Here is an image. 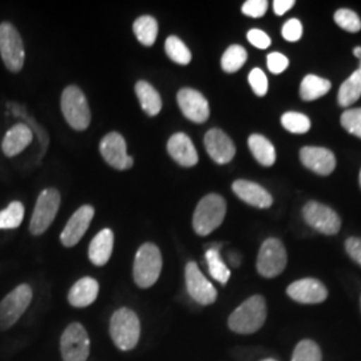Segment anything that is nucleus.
Wrapping results in <instances>:
<instances>
[{
	"label": "nucleus",
	"instance_id": "nucleus-29",
	"mask_svg": "<svg viewBox=\"0 0 361 361\" xmlns=\"http://www.w3.org/2000/svg\"><path fill=\"white\" fill-rule=\"evenodd\" d=\"M361 97L360 71H355L350 77L341 85L338 90V104L343 107H348L355 104Z\"/></svg>",
	"mask_w": 361,
	"mask_h": 361
},
{
	"label": "nucleus",
	"instance_id": "nucleus-37",
	"mask_svg": "<svg viewBox=\"0 0 361 361\" xmlns=\"http://www.w3.org/2000/svg\"><path fill=\"white\" fill-rule=\"evenodd\" d=\"M249 85L257 97H264L268 92V78L261 68H253L249 74Z\"/></svg>",
	"mask_w": 361,
	"mask_h": 361
},
{
	"label": "nucleus",
	"instance_id": "nucleus-14",
	"mask_svg": "<svg viewBox=\"0 0 361 361\" xmlns=\"http://www.w3.org/2000/svg\"><path fill=\"white\" fill-rule=\"evenodd\" d=\"M177 102L182 114L194 123H204L209 119V102L200 91L180 89L177 94Z\"/></svg>",
	"mask_w": 361,
	"mask_h": 361
},
{
	"label": "nucleus",
	"instance_id": "nucleus-43",
	"mask_svg": "<svg viewBox=\"0 0 361 361\" xmlns=\"http://www.w3.org/2000/svg\"><path fill=\"white\" fill-rule=\"evenodd\" d=\"M295 6V0H274L273 1V11L276 15L281 16L286 11H289Z\"/></svg>",
	"mask_w": 361,
	"mask_h": 361
},
{
	"label": "nucleus",
	"instance_id": "nucleus-19",
	"mask_svg": "<svg viewBox=\"0 0 361 361\" xmlns=\"http://www.w3.org/2000/svg\"><path fill=\"white\" fill-rule=\"evenodd\" d=\"M233 192L246 204L258 209L271 207L273 198L268 190L252 180H238L233 183Z\"/></svg>",
	"mask_w": 361,
	"mask_h": 361
},
{
	"label": "nucleus",
	"instance_id": "nucleus-1",
	"mask_svg": "<svg viewBox=\"0 0 361 361\" xmlns=\"http://www.w3.org/2000/svg\"><path fill=\"white\" fill-rule=\"evenodd\" d=\"M267 320V302L264 297L252 296L244 301L229 317V328L240 335H252L259 331Z\"/></svg>",
	"mask_w": 361,
	"mask_h": 361
},
{
	"label": "nucleus",
	"instance_id": "nucleus-40",
	"mask_svg": "<svg viewBox=\"0 0 361 361\" xmlns=\"http://www.w3.org/2000/svg\"><path fill=\"white\" fill-rule=\"evenodd\" d=\"M283 37L288 42H297L302 37V25L298 19H289L283 27Z\"/></svg>",
	"mask_w": 361,
	"mask_h": 361
},
{
	"label": "nucleus",
	"instance_id": "nucleus-24",
	"mask_svg": "<svg viewBox=\"0 0 361 361\" xmlns=\"http://www.w3.org/2000/svg\"><path fill=\"white\" fill-rule=\"evenodd\" d=\"M135 92L143 111L147 116H154L159 114V111L162 110V98L149 82L140 80L135 85Z\"/></svg>",
	"mask_w": 361,
	"mask_h": 361
},
{
	"label": "nucleus",
	"instance_id": "nucleus-45",
	"mask_svg": "<svg viewBox=\"0 0 361 361\" xmlns=\"http://www.w3.org/2000/svg\"><path fill=\"white\" fill-rule=\"evenodd\" d=\"M261 361H277V360H274V359H265V360H261Z\"/></svg>",
	"mask_w": 361,
	"mask_h": 361
},
{
	"label": "nucleus",
	"instance_id": "nucleus-41",
	"mask_svg": "<svg viewBox=\"0 0 361 361\" xmlns=\"http://www.w3.org/2000/svg\"><path fill=\"white\" fill-rule=\"evenodd\" d=\"M247 40L250 44H253L255 47H257L259 50H265L271 46V40L268 34H265L264 31L253 28L247 32Z\"/></svg>",
	"mask_w": 361,
	"mask_h": 361
},
{
	"label": "nucleus",
	"instance_id": "nucleus-25",
	"mask_svg": "<svg viewBox=\"0 0 361 361\" xmlns=\"http://www.w3.org/2000/svg\"><path fill=\"white\" fill-rule=\"evenodd\" d=\"M247 145L259 165L267 168L273 166L276 162V150L268 138L261 134H252L247 140Z\"/></svg>",
	"mask_w": 361,
	"mask_h": 361
},
{
	"label": "nucleus",
	"instance_id": "nucleus-7",
	"mask_svg": "<svg viewBox=\"0 0 361 361\" xmlns=\"http://www.w3.org/2000/svg\"><path fill=\"white\" fill-rule=\"evenodd\" d=\"M32 300V289L19 285L0 301V331H7L19 322Z\"/></svg>",
	"mask_w": 361,
	"mask_h": 361
},
{
	"label": "nucleus",
	"instance_id": "nucleus-27",
	"mask_svg": "<svg viewBox=\"0 0 361 361\" xmlns=\"http://www.w3.org/2000/svg\"><path fill=\"white\" fill-rule=\"evenodd\" d=\"M133 31L143 46L150 47L154 44L155 40H157L158 22L150 15H143L134 22Z\"/></svg>",
	"mask_w": 361,
	"mask_h": 361
},
{
	"label": "nucleus",
	"instance_id": "nucleus-38",
	"mask_svg": "<svg viewBox=\"0 0 361 361\" xmlns=\"http://www.w3.org/2000/svg\"><path fill=\"white\" fill-rule=\"evenodd\" d=\"M269 3L267 0H247L244 3L241 11L250 18H261L268 11Z\"/></svg>",
	"mask_w": 361,
	"mask_h": 361
},
{
	"label": "nucleus",
	"instance_id": "nucleus-36",
	"mask_svg": "<svg viewBox=\"0 0 361 361\" xmlns=\"http://www.w3.org/2000/svg\"><path fill=\"white\" fill-rule=\"evenodd\" d=\"M341 125L350 134L361 138V109H352L343 113Z\"/></svg>",
	"mask_w": 361,
	"mask_h": 361
},
{
	"label": "nucleus",
	"instance_id": "nucleus-15",
	"mask_svg": "<svg viewBox=\"0 0 361 361\" xmlns=\"http://www.w3.org/2000/svg\"><path fill=\"white\" fill-rule=\"evenodd\" d=\"M286 293L300 304H320L328 297V290L323 283L314 279H302L292 283L288 286Z\"/></svg>",
	"mask_w": 361,
	"mask_h": 361
},
{
	"label": "nucleus",
	"instance_id": "nucleus-26",
	"mask_svg": "<svg viewBox=\"0 0 361 361\" xmlns=\"http://www.w3.org/2000/svg\"><path fill=\"white\" fill-rule=\"evenodd\" d=\"M332 85L329 80L317 75H307L302 79L300 86V97L301 99L310 102L322 98L328 91L331 90Z\"/></svg>",
	"mask_w": 361,
	"mask_h": 361
},
{
	"label": "nucleus",
	"instance_id": "nucleus-17",
	"mask_svg": "<svg viewBox=\"0 0 361 361\" xmlns=\"http://www.w3.org/2000/svg\"><path fill=\"white\" fill-rule=\"evenodd\" d=\"M205 149L210 158L219 165L229 164L235 155V146L222 130H209L205 135Z\"/></svg>",
	"mask_w": 361,
	"mask_h": 361
},
{
	"label": "nucleus",
	"instance_id": "nucleus-12",
	"mask_svg": "<svg viewBox=\"0 0 361 361\" xmlns=\"http://www.w3.org/2000/svg\"><path fill=\"white\" fill-rule=\"evenodd\" d=\"M186 289L194 301L201 305H210L217 300V290L200 271L195 262H189L185 268Z\"/></svg>",
	"mask_w": 361,
	"mask_h": 361
},
{
	"label": "nucleus",
	"instance_id": "nucleus-20",
	"mask_svg": "<svg viewBox=\"0 0 361 361\" xmlns=\"http://www.w3.org/2000/svg\"><path fill=\"white\" fill-rule=\"evenodd\" d=\"M168 152L170 157L183 168H193L198 164V154L193 142L183 133H176L170 137Z\"/></svg>",
	"mask_w": 361,
	"mask_h": 361
},
{
	"label": "nucleus",
	"instance_id": "nucleus-8",
	"mask_svg": "<svg viewBox=\"0 0 361 361\" xmlns=\"http://www.w3.org/2000/svg\"><path fill=\"white\" fill-rule=\"evenodd\" d=\"M61 207V194L56 189H44L39 194L35 209L30 222V232L34 235H40L46 232Z\"/></svg>",
	"mask_w": 361,
	"mask_h": 361
},
{
	"label": "nucleus",
	"instance_id": "nucleus-44",
	"mask_svg": "<svg viewBox=\"0 0 361 361\" xmlns=\"http://www.w3.org/2000/svg\"><path fill=\"white\" fill-rule=\"evenodd\" d=\"M353 54H355L357 58H361V47H356Z\"/></svg>",
	"mask_w": 361,
	"mask_h": 361
},
{
	"label": "nucleus",
	"instance_id": "nucleus-16",
	"mask_svg": "<svg viewBox=\"0 0 361 361\" xmlns=\"http://www.w3.org/2000/svg\"><path fill=\"white\" fill-rule=\"evenodd\" d=\"M94 217V207L85 205L78 209L77 212L67 221L65 229L61 234V241L67 247L77 245L80 238L87 232L91 221Z\"/></svg>",
	"mask_w": 361,
	"mask_h": 361
},
{
	"label": "nucleus",
	"instance_id": "nucleus-22",
	"mask_svg": "<svg viewBox=\"0 0 361 361\" xmlns=\"http://www.w3.org/2000/svg\"><path fill=\"white\" fill-rule=\"evenodd\" d=\"M99 293V284L91 277H83L68 292V302L75 308H86L91 305Z\"/></svg>",
	"mask_w": 361,
	"mask_h": 361
},
{
	"label": "nucleus",
	"instance_id": "nucleus-32",
	"mask_svg": "<svg viewBox=\"0 0 361 361\" xmlns=\"http://www.w3.org/2000/svg\"><path fill=\"white\" fill-rule=\"evenodd\" d=\"M25 219V207L19 201H13L6 209L0 212V231L16 229Z\"/></svg>",
	"mask_w": 361,
	"mask_h": 361
},
{
	"label": "nucleus",
	"instance_id": "nucleus-6",
	"mask_svg": "<svg viewBox=\"0 0 361 361\" xmlns=\"http://www.w3.org/2000/svg\"><path fill=\"white\" fill-rule=\"evenodd\" d=\"M0 55L4 66L11 73H19L25 65V44L19 31L15 27L4 22L0 25Z\"/></svg>",
	"mask_w": 361,
	"mask_h": 361
},
{
	"label": "nucleus",
	"instance_id": "nucleus-10",
	"mask_svg": "<svg viewBox=\"0 0 361 361\" xmlns=\"http://www.w3.org/2000/svg\"><path fill=\"white\" fill-rule=\"evenodd\" d=\"M63 361H86L90 355V338L79 323L70 324L61 338Z\"/></svg>",
	"mask_w": 361,
	"mask_h": 361
},
{
	"label": "nucleus",
	"instance_id": "nucleus-23",
	"mask_svg": "<svg viewBox=\"0 0 361 361\" xmlns=\"http://www.w3.org/2000/svg\"><path fill=\"white\" fill-rule=\"evenodd\" d=\"M114 249V233L110 229H104L98 233L89 246V258L97 267H104L111 257Z\"/></svg>",
	"mask_w": 361,
	"mask_h": 361
},
{
	"label": "nucleus",
	"instance_id": "nucleus-31",
	"mask_svg": "<svg viewBox=\"0 0 361 361\" xmlns=\"http://www.w3.org/2000/svg\"><path fill=\"white\" fill-rule=\"evenodd\" d=\"M165 51L169 58L178 65L186 66L192 62V52L178 37L171 35L166 39Z\"/></svg>",
	"mask_w": 361,
	"mask_h": 361
},
{
	"label": "nucleus",
	"instance_id": "nucleus-30",
	"mask_svg": "<svg viewBox=\"0 0 361 361\" xmlns=\"http://www.w3.org/2000/svg\"><path fill=\"white\" fill-rule=\"evenodd\" d=\"M247 59V52L243 46L233 44L224 52L221 59V67L225 73H237Z\"/></svg>",
	"mask_w": 361,
	"mask_h": 361
},
{
	"label": "nucleus",
	"instance_id": "nucleus-11",
	"mask_svg": "<svg viewBox=\"0 0 361 361\" xmlns=\"http://www.w3.org/2000/svg\"><path fill=\"white\" fill-rule=\"evenodd\" d=\"M302 214L310 228L326 235H334L341 228V219L338 214L334 209L325 207L320 202H308L302 209Z\"/></svg>",
	"mask_w": 361,
	"mask_h": 361
},
{
	"label": "nucleus",
	"instance_id": "nucleus-47",
	"mask_svg": "<svg viewBox=\"0 0 361 361\" xmlns=\"http://www.w3.org/2000/svg\"><path fill=\"white\" fill-rule=\"evenodd\" d=\"M359 71H360V74H361V66H360V70H359Z\"/></svg>",
	"mask_w": 361,
	"mask_h": 361
},
{
	"label": "nucleus",
	"instance_id": "nucleus-28",
	"mask_svg": "<svg viewBox=\"0 0 361 361\" xmlns=\"http://www.w3.org/2000/svg\"><path fill=\"white\" fill-rule=\"evenodd\" d=\"M205 258H207V268L212 277L216 281H219V284H226L231 279V271L219 256V246L209 247L205 253Z\"/></svg>",
	"mask_w": 361,
	"mask_h": 361
},
{
	"label": "nucleus",
	"instance_id": "nucleus-3",
	"mask_svg": "<svg viewBox=\"0 0 361 361\" xmlns=\"http://www.w3.org/2000/svg\"><path fill=\"white\" fill-rule=\"evenodd\" d=\"M226 214V202L219 194H207L195 207L193 228L198 235L214 232L224 222Z\"/></svg>",
	"mask_w": 361,
	"mask_h": 361
},
{
	"label": "nucleus",
	"instance_id": "nucleus-34",
	"mask_svg": "<svg viewBox=\"0 0 361 361\" xmlns=\"http://www.w3.org/2000/svg\"><path fill=\"white\" fill-rule=\"evenodd\" d=\"M281 123L285 130L293 134H305L310 129V118L295 111L285 113L284 116H281Z\"/></svg>",
	"mask_w": 361,
	"mask_h": 361
},
{
	"label": "nucleus",
	"instance_id": "nucleus-46",
	"mask_svg": "<svg viewBox=\"0 0 361 361\" xmlns=\"http://www.w3.org/2000/svg\"><path fill=\"white\" fill-rule=\"evenodd\" d=\"M360 186H361V171H360Z\"/></svg>",
	"mask_w": 361,
	"mask_h": 361
},
{
	"label": "nucleus",
	"instance_id": "nucleus-5",
	"mask_svg": "<svg viewBox=\"0 0 361 361\" xmlns=\"http://www.w3.org/2000/svg\"><path fill=\"white\" fill-rule=\"evenodd\" d=\"M62 113L65 116L67 123L73 129L86 130L91 122L90 107L87 99L77 86L66 87L62 94Z\"/></svg>",
	"mask_w": 361,
	"mask_h": 361
},
{
	"label": "nucleus",
	"instance_id": "nucleus-13",
	"mask_svg": "<svg viewBox=\"0 0 361 361\" xmlns=\"http://www.w3.org/2000/svg\"><path fill=\"white\" fill-rule=\"evenodd\" d=\"M104 161L116 170H128L133 166L134 159L126 152V141L119 133H109L99 145Z\"/></svg>",
	"mask_w": 361,
	"mask_h": 361
},
{
	"label": "nucleus",
	"instance_id": "nucleus-2",
	"mask_svg": "<svg viewBox=\"0 0 361 361\" xmlns=\"http://www.w3.org/2000/svg\"><path fill=\"white\" fill-rule=\"evenodd\" d=\"M110 336L121 350L137 347L141 336V323L138 316L128 308L116 310L110 320Z\"/></svg>",
	"mask_w": 361,
	"mask_h": 361
},
{
	"label": "nucleus",
	"instance_id": "nucleus-4",
	"mask_svg": "<svg viewBox=\"0 0 361 361\" xmlns=\"http://www.w3.org/2000/svg\"><path fill=\"white\" fill-rule=\"evenodd\" d=\"M162 271V256L154 244H143L134 259L133 277L140 288H150L157 283Z\"/></svg>",
	"mask_w": 361,
	"mask_h": 361
},
{
	"label": "nucleus",
	"instance_id": "nucleus-42",
	"mask_svg": "<svg viewBox=\"0 0 361 361\" xmlns=\"http://www.w3.org/2000/svg\"><path fill=\"white\" fill-rule=\"evenodd\" d=\"M345 250L349 257L361 265V238L350 237L345 243Z\"/></svg>",
	"mask_w": 361,
	"mask_h": 361
},
{
	"label": "nucleus",
	"instance_id": "nucleus-18",
	"mask_svg": "<svg viewBox=\"0 0 361 361\" xmlns=\"http://www.w3.org/2000/svg\"><path fill=\"white\" fill-rule=\"evenodd\" d=\"M300 159L305 168L320 176H329L336 168L335 155L325 147H302L300 150Z\"/></svg>",
	"mask_w": 361,
	"mask_h": 361
},
{
	"label": "nucleus",
	"instance_id": "nucleus-21",
	"mask_svg": "<svg viewBox=\"0 0 361 361\" xmlns=\"http://www.w3.org/2000/svg\"><path fill=\"white\" fill-rule=\"evenodd\" d=\"M34 131L26 123H16L4 135L1 150L7 157H15L22 153L32 142Z\"/></svg>",
	"mask_w": 361,
	"mask_h": 361
},
{
	"label": "nucleus",
	"instance_id": "nucleus-33",
	"mask_svg": "<svg viewBox=\"0 0 361 361\" xmlns=\"http://www.w3.org/2000/svg\"><path fill=\"white\" fill-rule=\"evenodd\" d=\"M323 355L320 347L312 340L300 341L295 348L292 361H322Z\"/></svg>",
	"mask_w": 361,
	"mask_h": 361
},
{
	"label": "nucleus",
	"instance_id": "nucleus-39",
	"mask_svg": "<svg viewBox=\"0 0 361 361\" xmlns=\"http://www.w3.org/2000/svg\"><path fill=\"white\" fill-rule=\"evenodd\" d=\"M267 63L271 74H281L289 66V59L281 52H271L267 58Z\"/></svg>",
	"mask_w": 361,
	"mask_h": 361
},
{
	"label": "nucleus",
	"instance_id": "nucleus-35",
	"mask_svg": "<svg viewBox=\"0 0 361 361\" xmlns=\"http://www.w3.org/2000/svg\"><path fill=\"white\" fill-rule=\"evenodd\" d=\"M336 25L349 32H359L361 30L360 18L348 8H341L335 13Z\"/></svg>",
	"mask_w": 361,
	"mask_h": 361
},
{
	"label": "nucleus",
	"instance_id": "nucleus-9",
	"mask_svg": "<svg viewBox=\"0 0 361 361\" xmlns=\"http://www.w3.org/2000/svg\"><path fill=\"white\" fill-rule=\"evenodd\" d=\"M286 262L288 256L283 243L277 238L265 240L258 252V273L267 279L277 277L284 271Z\"/></svg>",
	"mask_w": 361,
	"mask_h": 361
}]
</instances>
